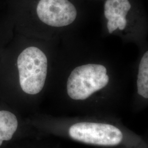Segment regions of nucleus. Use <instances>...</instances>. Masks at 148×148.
<instances>
[{
  "label": "nucleus",
  "instance_id": "nucleus-6",
  "mask_svg": "<svg viewBox=\"0 0 148 148\" xmlns=\"http://www.w3.org/2000/svg\"><path fill=\"white\" fill-rule=\"evenodd\" d=\"M138 93L145 99L148 98V52L140 59L137 76Z\"/></svg>",
  "mask_w": 148,
  "mask_h": 148
},
{
  "label": "nucleus",
  "instance_id": "nucleus-7",
  "mask_svg": "<svg viewBox=\"0 0 148 148\" xmlns=\"http://www.w3.org/2000/svg\"><path fill=\"white\" fill-rule=\"evenodd\" d=\"M114 22H112L110 21H108V23H107V27H108V32L110 33L111 34L112 33V23Z\"/></svg>",
  "mask_w": 148,
  "mask_h": 148
},
{
  "label": "nucleus",
  "instance_id": "nucleus-5",
  "mask_svg": "<svg viewBox=\"0 0 148 148\" xmlns=\"http://www.w3.org/2000/svg\"><path fill=\"white\" fill-rule=\"evenodd\" d=\"M18 120L11 112L0 111V146L4 140H10L16 132Z\"/></svg>",
  "mask_w": 148,
  "mask_h": 148
},
{
  "label": "nucleus",
  "instance_id": "nucleus-3",
  "mask_svg": "<svg viewBox=\"0 0 148 148\" xmlns=\"http://www.w3.org/2000/svg\"><path fill=\"white\" fill-rule=\"evenodd\" d=\"M69 133L74 140L97 145H116L123 139V134L119 128L101 123H77L70 127Z\"/></svg>",
  "mask_w": 148,
  "mask_h": 148
},
{
  "label": "nucleus",
  "instance_id": "nucleus-1",
  "mask_svg": "<svg viewBox=\"0 0 148 148\" xmlns=\"http://www.w3.org/2000/svg\"><path fill=\"white\" fill-rule=\"evenodd\" d=\"M17 66L22 90L32 95L40 93L47 74V58L42 51L34 46L25 48L18 57Z\"/></svg>",
  "mask_w": 148,
  "mask_h": 148
},
{
  "label": "nucleus",
  "instance_id": "nucleus-2",
  "mask_svg": "<svg viewBox=\"0 0 148 148\" xmlns=\"http://www.w3.org/2000/svg\"><path fill=\"white\" fill-rule=\"evenodd\" d=\"M109 81L105 66L87 64L79 66L71 71L67 81V93L74 100H85Z\"/></svg>",
  "mask_w": 148,
  "mask_h": 148
},
{
  "label": "nucleus",
  "instance_id": "nucleus-4",
  "mask_svg": "<svg viewBox=\"0 0 148 148\" xmlns=\"http://www.w3.org/2000/svg\"><path fill=\"white\" fill-rule=\"evenodd\" d=\"M36 13L42 23L56 27L69 25L77 16V10L69 0H40Z\"/></svg>",
  "mask_w": 148,
  "mask_h": 148
}]
</instances>
